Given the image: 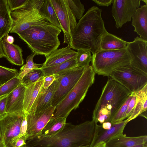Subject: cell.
<instances>
[{
    "label": "cell",
    "mask_w": 147,
    "mask_h": 147,
    "mask_svg": "<svg viewBox=\"0 0 147 147\" xmlns=\"http://www.w3.org/2000/svg\"><path fill=\"white\" fill-rule=\"evenodd\" d=\"M95 127V123L92 120L77 125L66 123L55 134L49 136L37 135L27 139L26 145L27 147H90Z\"/></svg>",
    "instance_id": "cell-1"
},
{
    "label": "cell",
    "mask_w": 147,
    "mask_h": 147,
    "mask_svg": "<svg viewBox=\"0 0 147 147\" xmlns=\"http://www.w3.org/2000/svg\"><path fill=\"white\" fill-rule=\"evenodd\" d=\"M102 11L98 7L92 6L79 20L71 32V48L88 50L92 55L100 50L102 37L107 32Z\"/></svg>",
    "instance_id": "cell-2"
},
{
    "label": "cell",
    "mask_w": 147,
    "mask_h": 147,
    "mask_svg": "<svg viewBox=\"0 0 147 147\" xmlns=\"http://www.w3.org/2000/svg\"><path fill=\"white\" fill-rule=\"evenodd\" d=\"M62 31L47 20L38 22L17 34L36 55L46 57L58 49V36Z\"/></svg>",
    "instance_id": "cell-3"
},
{
    "label": "cell",
    "mask_w": 147,
    "mask_h": 147,
    "mask_svg": "<svg viewBox=\"0 0 147 147\" xmlns=\"http://www.w3.org/2000/svg\"><path fill=\"white\" fill-rule=\"evenodd\" d=\"M131 94L115 80L108 79L93 111L92 120L101 124L109 122Z\"/></svg>",
    "instance_id": "cell-4"
},
{
    "label": "cell",
    "mask_w": 147,
    "mask_h": 147,
    "mask_svg": "<svg viewBox=\"0 0 147 147\" xmlns=\"http://www.w3.org/2000/svg\"><path fill=\"white\" fill-rule=\"evenodd\" d=\"M95 73L91 65L86 69L78 82L65 98L55 107L52 118H67L77 109L94 83Z\"/></svg>",
    "instance_id": "cell-5"
},
{
    "label": "cell",
    "mask_w": 147,
    "mask_h": 147,
    "mask_svg": "<svg viewBox=\"0 0 147 147\" xmlns=\"http://www.w3.org/2000/svg\"><path fill=\"white\" fill-rule=\"evenodd\" d=\"M131 58L126 48L100 50L92 55L91 66L95 73L109 77L117 69L130 64Z\"/></svg>",
    "instance_id": "cell-6"
},
{
    "label": "cell",
    "mask_w": 147,
    "mask_h": 147,
    "mask_svg": "<svg viewBox=\"0 0 147 147\" xmlns=\"http://www.w3.org/2000/svg\"><path fill=\"white\" fill-rule=\"evenodd\" d=\"M44 1L29 0L24 6L11 11L13 24L9 32L18 34L38 22L47 20L40 11Z\"/></svg>",
    "instance_id": "cell-7"
},
{
    "label": "cell",
    "mask_w": 147,
    "mask_h": 147,
    "mask_svg": "<svg viewBox=\"0 0 147 147\" xmlns=\"http://www.w3.org/2000/svg\"><path fill=\"white\" fill-rule=\"evenodd\" d=\"M109 77L131 93H136L147 84V74L129 65L117 69L111 73Z\"/></svg>",
    "instance_id": "cell-8"
},
{
    "label": "cell",
    "mask_w": 147,
    "mask_h": 147,
    "mask_svg": "<svg viewBox=\"0 0 147 147\" xmlns=\"http://www.w3.org/2000/svg\"><path fill=\"white\" fill-rule=\"evenodd\" d=\"M85 69L76 67L55 75L59 83L53 96L52 106L55 107L65 98L78 82Z\"/></svg>",
    "instance_id": "cell-9"
},
{
    "label": "cell",
    "mask_w": 147,
    "mask_h": 147,
    "mask_svg": "<svg viewBox=\"0 0 147 147\" xmlns=\"http://www.w3.org/2000/svg\"><path fill=\"white\" fill-rule=\"evenodd\" d=\"M56 13L64 35V43L70 47L71 44V32L77 23L66 0H51Z\"/></svg>",
    "instance_id": "cell-10"
},
{
    "label": "cell",
    "mask_w": 147,
    "mask_h": 147,
    "mask_svg": "<svg viewBox=\"0 0 147 147\" xmlns=\"http://www.w3.org/2000/svg\"><path fill=\"white\" fill-rule=\"evenodd\" d=\"M24 113L6 114L0 120V127L4 147H15L19 135Z\"/></svg>",
    "instance_id": "cell-11"
},
{
    "label": "cell",
    "mask_w": 147,
    "mask_h": 147,
    "mask_svg": "<svg viewBox=\"0 0 147 147\" xmlns=\"http://www.w3.org/2000/svg\"><path fill=\"white\" fill-rule=\"evenodd\" d=\"M141 0H114L111 12L117 28L131 21L136 10L140 6Z\"/></svg>",
    "instance_id": "cell-12"
},
{
    "label": "cell",
    "mask_w": 147,
    "mask_h": 147,
    "mask_svg": "<svg viewBox=\"0 0 147 147\" xmlns=\"http://www.w3.org/2000/svg\"><path fill=\"white\" fill-rule=\"evenodd\" d=\"M126 48L131 58L129 65L147 74V41L137 36L128 42Z\"/></svg>",
    "instance_id": "cell-13"
},
{
    "label": "cell",
    "mask_w": 147,
    "mask_h": 147,
    "mask_svg": "<svg viewBox=\"0 0 147 147\" xmlns=\"http://www.w3.org/2000/svg\"><path fill=\"white\" fill-rule=\"evenodd\" d=\"M55 108L51 106L40 112L26 115L27 121V140L39 134L52 117Z\"/></svg>",
    "instance_id": "cell-14"
},
{
    "label": "cell",
    "mask_w": 147,
    "mask_h": 147,
    "mask_svg": "<svg viewBox=\"0 0 147 147\" xmlns=\"http://www.w3.org/2000/svg\"><path fill=\"white\" fill-rule=\"evenodd\" d=\"M127 123V119L119 122L112 123L111 128L107 130L103 129L101 125L95 123L94 137L90 147H93L102 142L106 143L116 135L123 132Z\"/></svg>",
    "instance_id": "cell-15"
},
{
    "label": "cell",
    "mask_w": 147,
    "mask_h": 147,
    "mask_svg": "<svg viewBox=\"0 0 147 147\" xmlns=\"http://www.w3.org/2000/svg\"><path fill=\"white\" fill-rule=\"evenodd\" d=\"M58 83L59 80L55 77V80L49 87L44 88L42 86L29 114L40 112L52 106Z\"/></svg>",
    "instance_id": "cell-16"
},
{
    "label": "cell",
    "mask_w": 147,
    "mask_h": 147,
    "mask_svg": "<svg viewBox=\"0 0 147 147\" xmlns=\"http://www.w3.org/2000/svg\"><path fill=\"white\" fill-rule=\"evenodd\" d=\"M25 89V86L21 83L8 95L5 110L6 114L24 113Z\"/></svg>",
    "instance_id": "cell-17"
},
{
    "label": "cell",
    "mask_w": 147,
    "mask_h": 147,
    "mask_svg": "<svg viewBox=\"0 0 147 147\" xmlns=\"http://www.w3.org/2000/svg\"><path fill=\"white\" fill-rule=\"evenodd\" d=\"M77 52L71 49L69 45L66 47L57 49L46 58L41 68L49 67L60 64L76 57Z\"/></svg>",
    "instance_id": "cell-18"
},
{
    "label": "cell",
    "mask_w": 147,
    "mask_h": 147,
    "mask_svg": "<svg viewBox=\"0 0 147 147\" xmlns=\"http://www.w3.org/2000/svg\"><path fill=\"white\" fill-rule=\"evenodd\" d=\"M147 143V136L128 137L123 132L114 136L106 143V147H132Z\"/></svg>",
    "instance_id": "cell-19"
},
{
    "label": "cell",
    "mask_w": 147,
    "mask_h": 147,
    "mask_svg": "<svg viewBox=\"0 0 147 147\" xmlns=\"http://www.w3.org/2000/svg\"><path fill=\"white\" fill-rule=\"evenodd\" d=\"M134 31L140 38L147 41V4L140 6L132 18Z\"/></svg>",
    "instance_id": "cell-20"
},
{
    "label": "cell",
    "mask_w": 147,
    "mask_h": 147,
    "mask_svg": "<svg viewBox=\"0 0 147 147\" xmlns=\"http://www.w3.org/2000/svg\"><path fill=\"white\" fill-rule=\"evenodd\" d=\"M8 35H5L1 39L5 58L12 64L19 66L22 65L24 62L22 53L23 51L18 45L8 42L7 39Z\"/></svg>",
    "instance_id": "cell-21"
},
{
    "label": "cell",
    "mask_w": 147,
    "mask_h": 147,
    "mask_svg": "<svg viewBox=\"0 0 147 147\" xmlns=\"http://www.w3.org/2000/svg\"><path fill=\"white\" fill-rule=\"evenodd\" d=\"M44 78L25 86L24 100V113L29 114L42 86Z\"/></svg>",
    "instance_id": "cell-22"
},
{
    "label": "cell",
    "mask_w": 147,
    "mask_h": 147,
    "mask_svg": "<svg viewBox=\"0 0 147 147\" xmlns=\"http://www.w3.org/2000/svg\"><path fill=\"white\" fill-rule=\"evenodd\" d=\"M13 21L7 0H0V40L8 35Z\"/></svg>",
    "instance_id": "cell-23"
},
{
    "label": "cell",
    "mask_w": 147,
    "mask_h": 147,
    "mask_svg": "<svg viewBox=\"0 0 147 147\" xmlns=\"http://www.w3.org/2000/svg\"><path fill=\"white\" fill-rule=\"evenodd\" d=\"M128 42L107 31L102 37L100 50H115L126 48Z\"/></svg>",
    "instance_id": "cell-24"
},
{
    "label": "cell",
    "mask_w": 147,
    "mask_h": 147,
    "mask_svg": "<svg viewBox=\"0 0 147 147\" xmlns=\"http://www.w3.org/2000/svg\"><path fill=\"white\" fill-rule=\"evenodd\" d=\"M66 120V118L62 117L51 118L38 135L49 136L55 134L65 125Z\"/></svg>",
    "instance_id": "cell-25"
},
{
    "label": "cell",
    "mask_w": 147,
    "mask_h": 147,
    "mask_svg": "<svg viewBox=\"0 0 147 147\" xmlns=\"http://www.w3.org/2000/svg\"><path fill=\"white\" fill-rule=\"evenodd\" d=\"M75 58L54 66L41 68L43 71L45 76L57 75L76 67Z\"/></svg>",
    "instance_id": "cell-26"
},
{
    "label": "cell",
    "mask_w": 147,
    "mask_h": 147,
    "mask_svg": "<svg viewBox=\"0 0 147 147\" xmlns=\"http://www.w3.org/2000/svg\"><path fill=\"white\" fill-rule=\"evenodd\" d=\"M40 11L41 15L49 22L61 30V26L51 0H45Z\"/></svg>",
    "instance_id": "cell-27"
},
{
    "label": "cell",
    "mask_w": 147,
    "mask_h": 147,
    "mask_svg": "<svg viewBox=\"0 0 147 147\" xmlns=\"http://www.w3.org/2000/svg\"><path fill=\"white\" fill-rule=\"evenodd\" d=\"M136 97V105L130 116L127 119V122L134 119L142 113L143 105L147 100V84L140 90L135 93Z\"/></svg>",
    "instance_id": "cell-28"
},
{
    "label": "cell",
    "mask_w": 147,
    "mask_h": 147,
    "mask_svg": "<svg viewBox=\"0 0 147 147\" xmlns=\"http://www.w3.org/2000/svg\"><path fill=\"white\" fill-rule=\"evenodd\" d=\"M36 55L34 52L27 57L25 64L21 67L17 77L21 80L29 72L33 69L40 68L43 63L39 64L35 63L34 58Z\"/></svg>",
    "instance_id": "cell-29"
},
{
    "label": "cell",
    "mask_w": 147,
    "mask_h": 147,
    "mask_svg": "<svg viewBox=\"0 0 147 147\" xmlns=\"http://www.w3.org/2000/svg\"><path fill=\"white\" fill-rule=\"evenodd\" d=\"M77 51L75 58L77 67L86 69L90 66V63L92 61V55L91 52L88 50L83 49Z\"/></svg>",
    "instance_id": "cell-30"
},
{
    "label": "cell",
    "mask_w": 147,
    "mask_h": 147,
    "mask_svg": "<svg viewBox=\"0 0 147 147\" xmlns=\"http://www.w3.org/2000/svg\"><path fill=\"white\" fill-rule=\"evenodd\" d=\"M45 76L41 68L34 69L29 72L23 77L21 80V83L26 86L37 82Z\"/></svg>",
    "instance_id": "cell-31"
},
{
    "label": "cell",
    "mask_w": 147,
    "mask_h": 147,
    "mask_svg": "<svg viewBox=\"0 0 147 147\" xmlns=\"http://www.w3.org/2000/svg\"><path fill=\"white\" fill-rule=\"evenodd\" d=\"M21 83L17 76L13 78L0 86V98L12 92Z\"/></svg>",
    "instance_id": "cell-32"
},
{
    "label": "cell",
    "mask_w": 147,
    "mask_h": 147,
    "mask_svg": "<svg viewBox=\"0 0 147 147\" xmlns=\"http://www.w3.org/2000/svg\"><path fill=\"white\" fill-rule=\"evenodd\" d=\"M72 12L76 19L80 20L85 11L84 5L79 0H66Z\"/></svg>",
    "instance_id": "cell-33"
},
{
    "label": "cell",
    "mask_w": 147,
    "mask_h": 147,
    "mask_svg": "<svg viewBox=\"0 0 147 147\" xmlns=\"http://www.w3.org/2000/svg\"><path fill=\"white\" fill-rule=\"evenodd\" d=\"M133 93H131L110 121L111 123H115L124 120L129 103L131 100Z\"/></svg>",
    "instance_id": "cell-34"
},
{
    "label": "cell",
    "mask_w": 147,
    "mask_h": 147,
    "mask_svg": "<svg viewBox=\"0 0 147 147\" xmlns=\"http://www.w3.org/2000/svg\"><path fill=\"white\" fill-rule=\"evenodd\" d=\"M17 69L7 67L0 65V84L2 85L13 78L17 76Z\"/></svg>",
    "instance_id": "cell-35"
},
{
    "label": "cell",
    "mask_w": 147,
    "mask_h": 147,
    "mask_svg": "<svg viewBox=\"0 0 147 147\" xmlns=\"http://www.w3.org/2000/svg\"><path fill=\"white\" fill-rule=\"evenodd\" d=\"M29 0H7L10 11L19 9L26 5Z\"/></svg>",
    "instance_id": "cell-36"
},
{
    "label": "cell",
    "mask_w": 147,
    "mask_h": 147,
    "mask_svg": "<svg viewBox=\"0 0 147 147\" xmlns=\"http://www.w3.org/2000/svg\"><path fill=\"white\" fill-rule=\"evenodd\" d=\"M136 100L135 93H133L132 97L130 101L124 117V119L128 118L131 114L135 107Z\"/></svg>",
    "instance_id": "cell-37"
},
{
    "label": "cell",
    "mask_w": 147,
    "mask_h": 147,
    "mask_svg": "<svg viewBox=\"0 0 147 147\" xmlns=\"http://www.w3.org/2000/svg\"><path fill=\"white\" fill-rule=\"evenodd\" d=\"M8 95H6L0 98V120L6 114L5 110Z\"/></svg>",
    "instance_id": "cell-38"
},
{
    "label": "cell",
    "mask_w": 147,
    "mask_h": 147,
    "mask_svg": "<svg viewBox=\"0 0 147 147\" xmlns=\"http://www.w3.org/2000/svg\"><path fill=\"white\" fill-rule=\"evenodd\" d=\"M27 121L26 117L25 115L24 117L21 124L19 135L18 139L22 136L27 135ZM17 139V140H18Z\"/></svg>",
    "instance_id": "cell-39"
},
{
    "label": "cell",
    "mask_w": 147,
    "mask_h": 147,
    "mask_svg": "<svg viewBox=\"0 0 147 147\" xmlns=\"http://www.w3.org/2000/svg\"><path fill=\"white\" fill-rule=\"evenodd\" d=\"M55 80V75H50L45 76L44 78L43 87L44 88H48L51 85Z\"/></svg>",
    "instance_id": "cell-40"
},
{
    "label": "cell",
    "mask_w": 147,
    "mask_h": 147,
    "mask_svg": "<svg viewBox=\"0 0 147 147\" xmlns=\"http://www.w3.org/2000/svg\"><path fill=\"white\" fill-rule=\"evenodd\" d=\"M114 0H92L99 6L108 7L113 3Z\"/></svg>",
    "instance_id": "cell-41"
},
{
    "label": "cell",
    "mask_w": 147,
    "mask_h": 147,
    "mask_svg": "<svg viewBox=\"0 0 147 147\" xmlns=\"http://www.w3.org/2000/svg\"><path fill=\"white\" fill-rule=\"evenodd\" d=\"M27 138V135H24L18 138L16 141L15 147H21L26 145V142Z\"/></svg>",
    "instance_id": "cell-42"
},
{
    "label": "cell",
    "mask_w": 147,
    "mask_h": 147,
    "mask_svg": "<svg viewBox=\"0 0 147 147\" xmlns=\"http://www.w3.org/2000/svg\"><path fill=\"white\" fill-rule=\"evenodd\" d=\"M112 124L109 121L103 123L101 125L102 128L105 130L109 129L111 127Z\"/></svg>",
    "instance_id": "cell-43"
},
{
    "label": "cell",
    "mask_w": 147,
    "mask_h": 147,
    "mask_svg": "<svg viewBox=\"0 0 147 147\" xmlns=\"http://www.w3.org/2000/svg\"><path fill=\"white\" fill-rule=\"evenodd\" d=\"M6 56L4 53L1 40H0V59L5 58Z\"/></svg>",
    "instance_id": "cell-44"
},
{
    "label": "cell",
    "mask_w": 147,
    "mask_h": 147,
    "mask_svg": "<svg viewBox=\"0 0 147 147\" xmlns=\"http://www.w3.org/2000/svg\"><path fill=\"white\" fill-rule=\"evenodd\" d=\"M7 39L8 42L10 44H13L14 41L13 37L11 36L8 35Z\"/></svg>",
    "instance_id": "cell-45"
},
{
    "label": "cell",
    "mask_w": 147,
    "mask_h": 147,
    "mask_svg": "<svg viewBox=\"0 0 147 147\" xmlns=\"http://www.w3.org/2000/svg\"><path fill=\"white\" fill-rule=\"evenodd\" d=\"M93 147H106V143L102 142L99 143Z\"/></svg>",
    "instance_id": "cell-46"
},
{
    "label": "cell",
    "mask_w": 147,
    "mask_h": 147,
    "mask_svg": "<svg viewBox=\"0 0 147 147\" xmlns=\"http://www.w3.org/2000/svg\"><path fill=\"white\" fill-rule=\"evenodd\" d=\"M132 147H147V143Z\"/></svg>",
    "instance_id": "cell-47"
},
{
    "label": "cell",
    "mask_w": 147,
    "mask_h": 147,
    "mask_svg": "<svg viewBox=\"0 0 147 147\" xmlns=\"http://www.w3.org/2000/svg\"><path fill=\"white\" fill-rule=\"evenodd\" d=\"M0 141L2 142V135H1V131L0 127Z\"/></svg>",
    "instance_id": "cell-48"
},
{
    "label": "cell",
    "mask_w": 147,
    "mask_h": 147,
    "mask_svg": "<svg viewBox=\"0 0 147 147\" xmlns=\"http://www.w3.org/2000/svg\"><path fill=\"white\" fill-rule=\"evenodd\" d=\"M0 147H4L2 142L0 141Z\"/></svg>",
    "instance_id": "cell-49"
},
{
    "label": "cell",
    "mask_w": 147,
    "mask_h": 147,
    "mask_svg": "<svg viewBox=\"0 0 147 147\" xmlns=\"http://www.w3.org/2000/svg\"><path fill=\"white\" fill-rule=\"evenodd\" d=\"M141 1H143L144 3H145V4H147V0H141Z\"/></svg>",
    "instance_id": "cell-50"
},
{
    "label": "cell",
    "mask_w": 147,
    "mask_h": 147,
    "mask_svg": "<svg viewBox=\"0 0 147 147\" xmlns=\"http://www.w3.org/2000/svg\"><path fill=\"white\" fill-rule=\"evenodd\" d=\"M21 147H27L26 145H24L23 146H22Z\"/></svg>",
    "instance_id": "cell-51"
},
{
    "label": "cell",
    "mask_w": 147,
    "mask_h": 147,
    "mask_svg": "<svg viewBox=\"0 0 147 147\" xmlns=\"http://www.w3.org/2000/svg\"><path fill=\"white\" fill-rule=\"evenodd\" d=\"M89 147V146H81V147Z\"/></svg>",
    "instance_id": "cell-52"
},
{
    "label": "cell",
    "mask_w": 147,
    "mask_h": 147,
    "mask_svg": "<svg viewBox=\"0 0 147 147\" xmlns=\"http://www.w3.org/2000/svg\"><path fill=\"white\" fill-rule=\"evenodd\" d=\"M2 85L0 84V86L1 85Z\"/></svg>",
    "instance_id": "cell-53"
}]
</instances>
